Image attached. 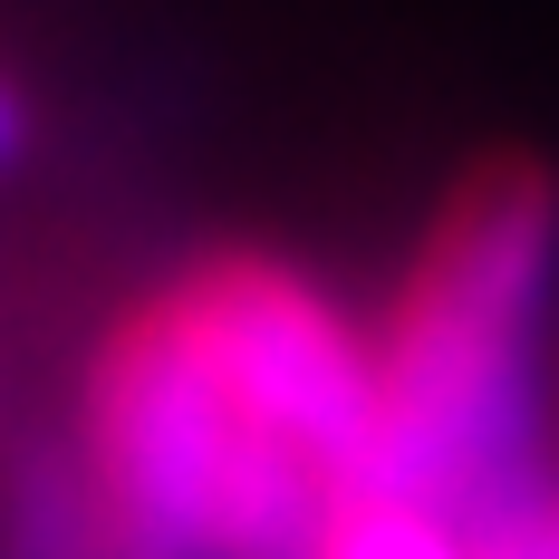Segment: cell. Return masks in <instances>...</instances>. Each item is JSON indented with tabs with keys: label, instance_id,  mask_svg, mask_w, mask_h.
Returning <instances> with one entry per match:
<instances>
[{
	"label": "cell",
	"instance_id": "obj_3",
	"mask_svg": "<svg viewBox=\"0 0 559 559\" xmlns=\"http://www.w3.org/2000/svg\"><path fill=\"white\" fill-rule=\"evenodd\" d=\"M319 559H473L463 521L425 502H395V492H337Z\"/></svg>",
	"mask_w": 559,
	"mask_h": 559
},
{
	"label": "cell",
	"instance_id": "obj_4",
	"mask_svg": "<svg viewBox=\"0 0 559 559\" xmlns=\"http://www.w3.org/2000/svg\"><path fill=\"white\" fill-rule=\"evenodd\" d=\"M473 559H559V463H531L502 502H483L463 521Z\"/></svg>",
	"mask_w": 559,
	"mask_h": 559
},
{
	"label": "cell",
	"instance_id": "obj_1",
	"mask_svg": "<svg viewBox=\"0 0 559 559\" xmlns=\"http://www.w3.org/2000/svg\"><path fill=\"white\" fill-rule=\"evenodd\" d=\"M559 289V193L531 165L463 174L367 319L377 395L347 492L473 521L540 463V319Z\"/></svg>",
	"mask_w": 559,
	"mask_h": 559
},
{
	"label": "cell",
	"instance_id": "obj_2",
	"mask_svg": "<svg viewBox=\"0 0 559 559\" xmlns=\"http://www.w3.org/2000/svg\"><path fill=\"white\" fill-rule=\"evenodd\" d=\"M0 559H116L107 531H97V511H87V492H78V473L58 453L20 463L10 521H0Z\"/></svg>",
	"mask_w": 559,
	"mask_h": 559
},
{
	"label": "cell",
	"instance_id": "obj_5",
	"mask_svg": "<svg viewBox=\"0 0 559 559\" xmlns=\"http://www.w3.org/2000/svg\"><path fill=\"white\" fill-rule=\"evenodd\" d=\"M20 145H29V107H20V87L0 78V165H10Z\"/></svg>",
	"mask_w": 559,
	"mask_h": 559
}]
</instances>
